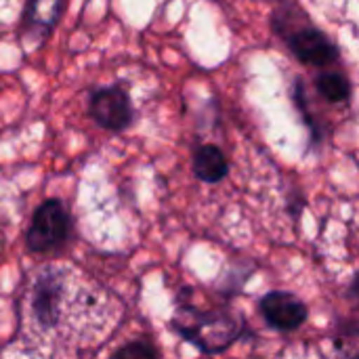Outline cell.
Returning <instances> with one entry per match:
<instances>
[{"mask_svg": "<svg viewBox=\"0 0 359 359\" xmlns=\"http://www.w3.org/2000/svg\"><path fill=\"white\" fill-rule=\"evenodd\" d=\"M101 290L84 284L76 271L63 267H42L29 282L21 299V334L36 341H74L78 339L74 322L76 307L97 301Z\"/></svg>", "mask_w": 359, "mask_h": 359, "instance_id": "6da1fadb", "label": "cell"}, {"mask_svg": "<svg viewBox=\"0 0 359 359\" xmlns=\"http://www.w3.org/2000/svg\"><path fill=\"white\" fill-rule=\"evenodd\" d=\"M172 328L204 353H219L242 334V324L227 313H206L196 307H181Z\"/></svg>", "mask_w": 359, "mask_h": 359, "instance_id": "3957f363", "label": "cell"}, {"mask_svg": "<svg viewBox=\"0 0 359 359\" xmlns=\"http://www.w3.org/2000/svg\"><path fill=\"white\" fill-rule=\"evenodd\" d=\"M114 355H116V358H156L158 351H156V347H151L147 341H133V343H128L126 347L118 349Z\"/></svg>", "mask_w": 359, "mask_h": 359, "instance_id": "9c48e42d", "label": "cell"}, {"mask_svg": "<svg viewBox=\"0 0 359 359\" xmlns=\"http://www.w3.org/2000/svg\"><path fill=\"white\" fill-rule=\"evenodd\" d=\"M194 175L204 183H219L227 177L229 164L225 154L217 145H202L191 160Z\"/></svg>", "mask_w": 359, "mask_h": 359, "instance_id": "52a82bcc", "label": "cell"}, {"mask_svg": "<svg viewBox=\"0 0 359 359\" xmlns=\"http://www.w3.org/2000/svg\"><path fill=\"white\" fill-rule=\"evenodd\" d=\"M316 86H318V93L330 103H345L351 97V82L341 72L320 74L316 80Z\"/></svg>", "mask_w": 359, "mask_h": 359, "instance_id": "ba28073f", "label": "cell"}, {"mask_svg": "<svg viewBox=\"0 0 359 359\" xmlns=\"http://www.w3.org/2000/svg\"><path fill=\"white\" fill-rule=\"evenodd\" d=\"M88 114L101 128L124 130L133 122V105L128 93L120 86H103L93 90Z\"/></svg>", "mask_w": 359, "mask_h": 359, "instance_id": "5b68a950", "label": "cell"}, {"mask_svg": "<svg viewBox=\"0 0 359 359\" xmlns=\"http://www.w3.org/2000/svg\"><path fill=\"white\" fill-rule=\"evenodd\" d=\"M259 311L271 328L282 332L297 330L307 320V307L292 292L286 290L267 292L259 301Z\"/></svg>", "mask_w": 359, "mask_h": 359, "instance_id": "8992f818", "label": "cell"}, {"mask_svg": "<svg viewBox=\"0 0 359 359\" xmlns=\"http://www.w3.org/2000/svg\"><path fill=\"white\" fill-rule=\"evenodd\" d=\"M273 32L286 42L292 55L307 65L326 67L341 57L339 46L326 32L307 21L305 13L294 4H284L273 13Z\"/></svg>", "mask_w": 359, "mask_h": 359, "instance_id": "7a4b0ae2", "label": "cell"}, {"mask_svg": "<svg viewBox=\"0 0 359 359\" xmlns=\"http://www.w3.org/2000/svg\"><path fill=\"white\" fill-rule=\"evenodd\" d=\"M69 236V215L59 200L42 202L25 233V244L32 252H50Z\"/></svg>", "mask_w": 359, "mask_h": 359, "instance_id": "277c9868", "label": "cell"}]
</instances>
